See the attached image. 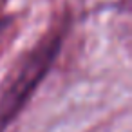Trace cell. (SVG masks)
Masks as SVG:
<instances>
[{
  "label": "cell",
  "instance_id": "6da1fadb",
  "mask_svg": "<svg viewBox=\"0 0 132 132\" xmlns=\"http://www.w3.org/2000/svg\"><path fill=\"white\" fill-rule=\"evenodd\" d=\"M62 49V31L44 36L26 51L0 85V128L7 127L26 107Z\"/></svg>",
  "mask_w": 132,
  "mask_h": 132
}]
</instances>
